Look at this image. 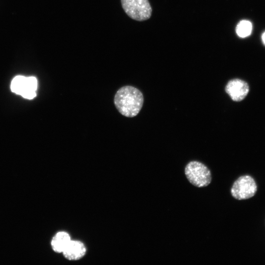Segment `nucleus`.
<instances>
[{"instance_id": "nucleus-1", "label": "nucleus", "mask_w": 265, "mask_h": 265, "mask_svg": "<svg viewBox=\"0 0 265 265\" xmlns=\"http://www.w3.org/2000/svg\"><path fill=\"white\" fill-rule=\"evenodd\" d=\"M114 101L116 108L121 114L133 117L140 111L144 98L138 89L132 86H125L117 91Z\"/></svg>"}, {"instance_id": "nucleus-2", "label": "nucleus", "mask_w": 265, "mask_h": 265, "mask_svg": "<svg viewBox=\"0 0 265 265\" xmlns=\"http://www.w3.org/2000/svg\"><path fill=\"white\" fill-rule=\"evenodd\" d=\"M185 173L188 181L198 187L208 186L212 181L210 170L203 163L197 161L189 162L185 167Z\"/></svg>"}, {"instance_id": "nucleus-3", "label": "nucleus", "mask_w": 265, "mask_h": 265, "mask_svg": "<svg viewBox=\"0 0 265 265\" xmlns=\"http://www.w3.org/2000/svg\"><path fill=\"white\" fill-rule=\"evenodd\" d=\"M123 9L131 18L138 21L149 19L152 9L148 0H121Z\"/></svg>"}, {"instance_id": "nucleus-4", "label": "nucleus", "mask_w": 265, "mask_h": 265, "mask_svg": "<svg viewBox=\"0 0 265 265\" xmlns=\"http://www.w3.org/2000/svg\"><path fill=\"white\" fill-rule=\"evenodd\" d=\"M257 190V186L254 179L250 176L243 175L234 183L231 193L234 198L241 200L254 196Z\"/></svg>"}, {"instance_id": "nucleus-5", "label": "nucleus", "mask_w": 265, "mask_h": 265, "mask_svg": "<svg viewBox=\"0 0 265 265\" xmlns=\"http://www.w3.org/2000/svg\"><path fill=\"white\" fill-rule=\"evenodd\" d=\"M225 89L232 100L239 102L247 95L249 87L246 81L239 79H235L228 82Z\"/></svg>"}, {"instance_id": "nucleus-6", "label": "nucleus", "mask_w": 265, "mask_h": 265, "mask_svg": "<svg viewBox=\"0 0 265 265\" xmlns=\"http://www.w3.org/2000/svg\"><path fill=\"white\" fill-rule=\"evenodd\" d=\"M86 250L82 241L72 239L62 254L67 260L76 261L82 259L85 255Z\"/></svg>"}, {"instance_id": "nucleus-7", "label": "nucleus", "mask_w": 265, "mask_h": 265, "mask_svg": "<svg viewBox=\"0 0 265 265\" xmlns=\"http://www.w3.org/2000/svg\"><path fill=\"white\" fill-rule=\"evenodd\" d=\"M72 239L66 231H60L56 233L51 240V246L56 253H62Z\"/></svg>"}, {"instance_id": "nucleus-8", "label": "nucleus", "mask_w": 265, "mask_h": 265, "mask_svg": "<svg viewBox=\"0 0 265 265\" xmlns=\"http://www.w3.org/2000/svg\"><path fill=\"white\" fill-rule=\"evenodd\" d=\"M37 87V81L34 77H26L25 89L21 96L26 99H32L36 94Z\"/></svg>"}, {"instance_id": "nucleus-9", "label": "nucleus", "mask_w": 265, "mask_h": 265, "mask_svg": "<svg viewBox=\"0 0 265 265\" xmlns=\"http://www.w3.org/2000/svg\"><path fill=\"white\" fill-rule=\"evenodd\" d=\"M252 30V23L247 20L240 21L237 26L236 31L237 35L241 38L249 36Z\"/></svg>"}, {"instance_id": "nucleus-10", "label": "nucleus", "mask_w": 265, "mask_h": 265, "mask_svg": "<svg viewBox=\"0 0 265 265\" xmlns=\"http://www.w3.org/2000/svg\"><path fill=\"white\" fill-rule=\"evenodd\" d=\"M26 79V77L23 76L15 77L11 82V91L17 94L21 95L25 89Z\"/></svg>"}, {"instance_id": "nucleus-11", "label": "nucleus", "mask_w": 265, "mask_h": 265, "mask_svg": "<svg viewBox=\"0 0 265 265\" xmlns=\"http://www.w3.org/2000/svg\"><path fill=\"white\" fill-rule=\"evenodd\" d=\"M262 39L263 43L265 45V32H264L262 35Z\"/></svg>"}]
</instances>
